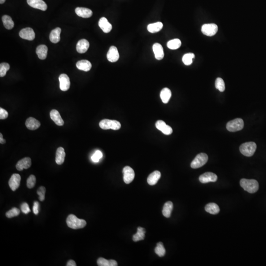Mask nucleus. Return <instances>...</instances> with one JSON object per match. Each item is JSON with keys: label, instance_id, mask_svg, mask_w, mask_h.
I'll list each match as a JSON object with an SVG mask.
<instances>
[{"label": "nucleus", "instance_id": "7ed1b4c3", "mask_svg": "<svg viewBox=\"0 0 266 266\" xmlns=\"http://www.w3.org/2000/svg\"><path fill=\"white\" fill-rule=\"evenodd\" d=\"M256 144L254 142H250L243 143L240 146V150L242 154L247 157L253 155L256 150Z\"/></svg>", "mask_w": 266, "mask_h": 266}, {"label": "nucleus", "instance_id": "79ce46f5", "mask_svg": "<svg viewBox=\"0 0 266 266\" xmlns=\"http://www.w3.org/2000/svg\"><path fill=\"white\" fill-rule=\"evenodd\" d=\"M102 153L100 150H97L95 152V153L93 154L92 156V160L94 162H98L99 160L102 158Z\"/></svg>", "mask_w": 266, "mask_h": 266}, {"label": "nucleus", "instance_id": "423d86ee", "mask_svg": "<svg viewBox=\"0 0 266 266\" xmlns=\"http://www.w3.org/2000/svg\"><path fill=\"white\" fill-rule=\"evenodd\" d=\"M208 160V156L206 153H201L198 154L191 163V167L193 169H198L203 166Z\"/></svg>", "mask_w": 266, "mask_h": 266}, {"label": "nucleus", "instance_id": "f03ea898", "mask_svg": "<svg viewBox=\"0 0 266 266\" xmlns=\"http://www.w3.org/2000/svg\"><path fill=\"white\" fill-rule=\"evenodd\" d=\"M240 185L245 190L249 193H254L259 189V183L255 180L242 178L240 181Z\"/></svg>", "mask_w": 266, "mask_h": 266}, {"label": "nucleus", "instance_id": "ea45409f", "mask_svg": "<svg viewBox=\"0 0 266 266\" xmlns=\"http://www.w3.org/2000/svg\"><path fill=\"white\" fill-rule=\"evenodd\" d=\"M46 189L45 187L41 186L39 187L37 190V195L39 196V200L41 201H43L45 199V193H46Z\"/></svg>", "mask_w": 266, "mask_h": 266}, {"label": "nucleus", "instance_id": "393cba45", "mask_svg": "<svg viewBox=\"0 0 266 266\" xmlns=\"http://www.w3.org/2000/svg\"><path fill=\"white\" fill-rule=\"evenodd\" d=\"M66 153L63 147H60L57 149L56 153V163L58 165H60L63 164L65 160Z\"/></svg>", "mask_w": 266, "mask_h": 266}, {"label": "nucleus", "instance_id": "a18cd8bd", "mask_svg": "<svg viewBox=\"0 0 266 266\" xmlns=\"http://www.w3.org/2000/svg\"><path fill=\"white\" fill-rule=\"evenodd\" d=\"M9 116V113L6 110H4L2 107L0 108V119H5L7 118Z\"/></svg>", "mask_w": 266, "mask_h": 266}, {"label": "nucleus", "instance_id": "58836bf2", "mask_svg": "<svg viewBox=\"0 0 266 266\" xmlns=\"http://www.w3.org/2000/svg\"><path fill=\"white\" fill-rule=\"evenodd\" d=\"M36 182V178L34 175H31L27 180V186L28 188L31 189L35 186Z\"/></svg>", "mask_w": 266, "mask_h": 266}, {"label": "nucleus", "instance_id": "49530a36", "mask_svg": "<svg viewBox=\"0 0 266 266\" xmlns=\"http://www.w3.org/2000/svg\"><path fill=\"white\" fill-rule=\"evenodd\" d=\"M167 124H166L165 122L163 121L158 120L156 122L155 126L157 129L160 130V131H161L162 129L164 128V127Z\"/></svg>", "mask_w": 266, "mask_h": 266}, {"label": "nucleus", "instance_id": "09e8293b", "mask_svg": "<svg viewBox=\"0 0 266 266\" xmlns=\"http://www.w3.org/2000/svg\"><path fill=\"white\" fill-rule=\"evenodd\" d=\"M67 266H76V262H75V261L72 260H69V261L68 262L67 264L66 265Z\"/></svg>", "mask_w": 266, "mask_h": 266}, {"label": "nucleus", "instance_id": "1a4fd4ad", "mask_svg": "<svg viewBox=\"0 0 266 266\" xmlns=\"http://www.w3.org/2000/svg\"><path fill=\"white\" fill-rule=\"evenodd\" d=\"M60 88L63 91L68 90L70 87V81L69 76L66 74H61L59 77Z\"/></svg>", "mask_w": 266, "mask_h": 266}, {"label": "nucleus", "instance_id": "2eb2a0df", "mask_svg": "<svg viewBox=\"0 0 266 266\" xmlns=\"http://www.w3.org/2000/svg\"><path fill=\"white\" fill-rule=\"evenodd\" d=\"M31 159L29 157H25L20 160L16 165V169L21 171L23 169H28L31 166Z\"/></svg>", "mask_w": 266, "mask_h": 266}, {"label": "nucleus", "instance_id": "b1692460", "mask_svg": "<svg viewBox=\"0 0 266 266\" xmlns=\"http://www.w3.org/2000/svg\"><path fill=\"white\" fill-rule=\"evenodd\" d=\"M61 32V29L59 27L54 29L51 32L50 39L52 43H58L60 41Z\"/></svg>", "mask_w": 266, "mask_h": 266}, {"label": "nucleus", "instance_id": "f257e3e1", "mask_svg": "<svg viewBox=\"0 0 266 266\" xmlns=\"http://www.w3.org/2000/svg\"><path fill=\"white\" fill-rule=\"evenodd\" d=\"M68 226L73 229H81L86 225V222L83 219H79L74 214H70L66 220Z\"/></svg>", "mask_w": 266, "mask_h": 266}, {"label": "nucleus", "instance_id": "c756f323", "mask_svg": "<svg viewBox=\"0 0 266 266\" xmlns=\"http://www.w3.org/2000/svg\"><path fill=\"white\" fill-rule=\"evenodd\" d=\"M205 210L207 212L211 214H216L220 211V208L218 205L213 203H211L206 205Z\"/></svg>", "mask_w": 266, "mask_h": 266}, {"label": "nucleus", "instance_id": "c85d7f7f", "mask_svg": "<svg viewBox=\"0 0 266 266\" xmlns=\"http://www.w3.org/2000/svg\"><path fill=\"white\" fill-rule=\"evenodd\" d=\"M163 24L161 22L152 23L147 26V30L151 33H155L161 30Z\"/></svg>", "mask_w": 266, "mask_h": 266}, {"label": "nucleus", "instance_id": "f704fd0d", "mask_svg": "<svg viewBox=\"0 0 266 266\" xmlns=\"http://www.w3.org/2000/svg\"><path fill=\"white\" fill-rule=\"evenodd\" d=\"M155 252L159 257L164 256L166 253V250L164 248L162 242H158L157 244L156 247L155 248Z\"/></svg>", "mask_w": 266, "mask_h": 266}, {"label": "nucleus", "instance_id": "dca6fc26", "mask_svg": "<svg viewBox=\"0 0 266 266\" xmlns=\"http://www.w3.org/2000/svg\"><path fill=\"white\" fill-rule=\"evenodd\" d=\"M75 12L78 16L82 18H89L91 17L93 15V12L91 10L85 7H77L75 10Z\"/></svg>", "mask_w": 266, "mask_h": 266}, {"label": "nucleus", "instance_id": "5701e85b", "mask_svg": "<svg viewBox=\"0 0 266 266\" xmlns=\"http://www.w3.org/2000/svg\"><path fill=\"white\" fill-rule=\"evenodd\" d=\"M76 66L78 70L88 72L91 69L92 64L89 61L82 60L77 62L76 64Z\"/></svg>", "mask_w": 266, "mask_h": 266}, {"label": "nucleus", "instance_id": "37998d69", "mask_svg": "<svg viewBox=\"0 0 266 266\" xmlns=\"http://www.w3.org/2000/svg\"><path fill=\"white\" fill-rule=\"evenodd\" d=\"M21 210L23 213L25 214H28L30 212L31 210L29 208V205L26 203H24L21 206Z\"/></svg>", "mask_w": 266, "mask_h": 266}, {"label": "nucleus", "instance_id": "a211bd4d", "mask_svg": "<svg viewBox=\"0 0 266 266\" xmlns=\"http://www.w3.org/2000/svg\"><path fill=\"white\" fill-rule=\"evenodd\" d=\"M153 52H154L155 57L158 60H161L163 59L164 57V52L162 46L160 43H156L153 45Z\"/></svg>", "mask_w": 266, "mask_h": 266}, {"label": "nucleus", "instance_id": "4be33fe9", "mask_svg": "<svg viewBox=\"0 0 266 266\" xmlns=\"http://www.w3.org/2000/svg\"><path fill=\"white\" fill-rule=\"evenodd\" d=\"M161 172L159 171H154L148 176L147 180V183L150 185H154L157 183V182L161 177Z\"/></svg>", "mask_w": 266, "mask_h": 266}, {"label": "nucleus", "instance_id": "aec40b11", "mask_svg": "<svg viewBox=\"0 0 266 266\" xmlns=\"http://www.w3.org/2000/svg\"><path fill=\"white\" fill-rule=\"evenodd\" d=\"M51 119L55 122L56 125L58 126H63L64 124V121L62 118L60 113L58 111L56 110H52L50 113Z\"/></svg>", "mask_w": 266, "mask_h": 266}, {"label": "nucleus", "instance_id": "9b49d317", "mask_svg": "<svg viewBox=\"0 0 266 266\" xmlns=\"http://www.w3.org/2000/svg\"><path fill=\"white\" fill-rule=\"evenodd\" d=\"M19 35L22 39L25 40L33 41L35 39V32L32 28L29 27L22 29L20 31Z\"/></svg>", "mask_w": 266, "mask_h": 266}, {"label": "nucleus", "instance_id": "6ab92c4d", "mask_svg": "<svg viewBox=\"0 0 266 266\" xmlns=\"http://www.w3.org/2000/svg\"><path fill=\"white\" fill-rule=\"evenodd\" d=\"M89 42L85 39H82L78 41L76 45V50L80 53H85L89 47Z\"/></svg>", "mask_w": 266, "mask_h": 266}, {"label": "nucleus", "instance_id": "20e7f679", "mask_svg": "<svg viewBox=\"0 0 266 266\" xmlns=\"http://www.w3.org/2000/svg\"><path fill=\"white\" fill-rule=\"evenodd\" d=\"M100 128L103 130L112 129L113 130H118L120 129L121 124L119 121L115 120L110 119H103L99 123Z\"/></svg>", "mask_w": 266, "mask_h": 266}, {"label": "nucleus", "instance_id": "473e14b6", "mask_svg": "<svg viewBox=\"0 0 266 266\" xmlns=\"http://www.w3.org/2000/svg\"><path fill=\"white\" fill-rule=\"evenodd\" d=\"M181 45V41L180 39H175L171 40L167 43V47L170 50H177Z\"/></svg>", "mask_w": 266, "mask_h": 266}, {"label": "nucleus", "instance_id": "8fccbe9b", "mask_svg": "<svg viewBox=\"0 0 266 266\" xmlns=\"http://www.w3.org/2000/svg\"><path fill=\"white\" fill-rule=\"evenodd\" d=\"M6 141L4 140V138H3L2 134L1 133L0 134V143H1V144H4V143H6Z\"/></svg>", "mask_w": 266, "mask_h": 266}, {"label": "nucleus", "instance_id": "0eeeda50", "mask_svg": "<svg viewBox=\"0 0 266 266\" xmlns=\"http://www.w3.org/2000/svg\"><path fill=\"white\" fill-rule=\"evenodd\" d=\"M201 30L203 35L207 36H213L218 31V26L213 23L204 24L202 27Z\"/></svg>", "mask_w": 266, "mask_h": 266}, {"label": "nucleus", "instance_id": "de8ad7c7", "mask_svg": "<svg viewBox=\"0 0 266 266\" xmlns=\"http://www.w3.org/2000/svg\"><path fill=\"white\" fill-rule=\"evenodd\" d=\"M39 203L38 202L35 201L34 203V206L33 207V210L34 214L36 215H37L39 214Z\"/></svg>", "mask_w": 266, "mask_h": 266}, {"label": "nucleus", "instance_id": "3c124183", "mask_svg": "<svg viewBox=\"0 0 266 266\" xmlns=\"http://www.w3.org/2000/svg\"><path fill=\"white\" fill-rule=\"evenodd\" d=\"M6 1V0H0V4H4V2Z\"/></svg>", "mask_w": 266, "mask_h": 266}, {"label": "nucleus", "instance_id": "9d476101", "mask_svg": "<svg viewBox=\"0 0 266 266\" xmlns=\"http://www.w3.org/2000/svg\"><path fill=\"white\" fill-rule=\"evenodd\" d=\"M28 5L34 9H38L42 11L47 10V5L42 0H27Z\"/></svg>", "mask_w": 266, "mask_h": 266}, {"label": "nucleus", "instance_id": "bb28decb", "mask_svg": "<svg viewBox=\"0 0 266 266\" xmlns=\"http://www.w3.org/2000/svg\"><path fill=\"white\" fill-rule=\"evenodd\" d=\"M171 96H172V93L169 88H163L160 93V98L163 102L164 104H167L169 102Z\"/></svg>", "mask_w": 266, "mask_h": 266}, {"label": "nucleus", "instance_id": "412c9836", "mask_svg": "<svg viewBox=\"0 0 266 266\" xmlns=\"http://www.w3.org/2000/svg\"><path fill=\"white\" fill-rule=\"evenodd\" d=\"M25 125L29 130H35L40 127L41 123L34 117H30L27 119Z\"/></svg>", "mask_w": 266, "mask_h": 266}, {"label": "nucleus", "instance_id": "4468645a", "mask_svg": "<svg viewBox=\"0 0 266 266\" xmlns=\"http://www.w3.org/2000/svg\"><path fill=\"white\" fill-rule=\"evenodd\" d=\"M20 181L21 177L19 174L14 173L11 176L9 181V184L12 191H15L20 187Z\"/></svg>", "mask_w": 266, "mask_h": 266}, {"label": "nucleus", "instance_id": "39448f33", "mask_svg": "<svg viewBox=\"0 0 266 266\" xmlns=\"http://www.w3.org/2000/svg\"><path fill=\"white\" fill-rule=\"evenodd\" d=\"M244 127V122L241 118H236L228 122L226 125V128L229 131L232 132L238 131L242 130Z\"/></svg>", "mask_w": 266, "mask_h": 266}, {"label": "nucleus", "instance_id": "a19ab883", "mask_svg": "<svg viewBox=\"0 0 266 266\" xmlns=\"http://www.w3.org/2000/svg\"><path fill=\"white\" fill-rule=\"evenodd\" d=\"M97 264L99 266H111V260H107L103 258H99L97 260Z\"/></svg>", "mask_w": 266, "mask_h": 266}, {"label": "nucleus", "instance_id": "ddd939ff", "mask_svg": "<svg viewBox=\"0 0 266 266\" xmlns=\"http://www.w3.org/2000/svg\"><path fill=\"white\" fill-rule=\"evenodd\" d=\"M107 59L111 62H116L119 58V54L118 50L115 46H111L108 50L107 53Z\"/></svg>", "mask_w": 266, "mask_h": 266}, {"label": "nucleus", "instance_id": "2f4dec72", "mask_svg": "<svg viewBox=\"0 0 266 266\" xmlns=\"http://www.w3.org/2000/svg\"><path fill=\"white\" fill-rule=\"evenodd\" d=\"M145 233H146L145 229L143 228L139 227L137 228V233L133 236V240L135 242L144 240L145 238Z\"/></svg>", "mask_w": 266, "mask_h": 266}, {"label": "nucleus", "instance_id": "4c0bfd02", "mask_svg": "<svg viewBox=\"0 0 266 266\" xmlns=\"http://www.w3.org/2000/svg\"><path fill=\"white\" fill-rule=\"evenodd\" d=\"M20 213V211L19 209L16 207H13L11 210L8 211L6 213V216L7 218H12L13 217L17 216Z\"/></svg>", "mask_w": 266, "mask_h": 266}, {"label": "nucleus", "instance_id": "72a5a7b5", "mask_svg": "<svg viewBox=\"0 0 266 266\" xmlns=\"http://www.w3.org/2000/svg\"><path fill=\"white\" fill-rule=\"evenodd\" d=\"M194 58H195V54L194 53H186L182 57V62L185 65L188 66L192 63L193 59Z\"/></svg>", "mask_w": 266, "mask_h": 266}, {"label": "nucleus", "instance_id": "e433bc0d", "mask_svg": "<svg viewBox=\"0 0 266 266\" xmlns=\"http://www.w3.org/2000/svg\"><path fill=\"white\" fill-rule=\"evenodd\" d=\"M216 87L220 92H223L225 90V82L223 79L220 77L217 78L216 81Z\"/></svg>", "mask_w": 266, "mask_h": 266}, {"label": "nucleus", "instance_id": "cd10ccee", "mask_svg": "<svg viewBox=\"0 0 266 266\" xmlns=\"http://www.w3.org/2000/svg\"><path fill=\"white\" fill-rule=\"evenodd\" d=\"M173 209V203L172 202L168 201L164 204L163 208L162 213L164 216L169 218Z\"/></svg>", "mask_w": 266, "mask_h": 266}, {"label": "nucleus", "instance_id": "a878e982", "mask_svg": "<svg viewBox=\"0 0 266 266\" xmlns=\"http://www.w3.org/2000/svg\"><path fill=\"white\" fill-rule=\"evenodd\" d=\"M48 48L46 45H40L38 46L36 50V53L39 58L41 60H45L47 55Z\"/></svg>", "mask_w": 266, "mask_h": 266}, {"label": "nucleus", "instance_id": "6e6552de", "mask_svg": "<svg viewBox=\"0 0 266 266\" xmlns=\"http://www.w3.org/2000/svg\"><path fill=\"white\" fill-rule=\"evenodd\" d=\"M123 180L125 183L129 184L134 180L135 177V172L133 169L129 166L124 168L123 171Z\"/></svg>", "mask_w": 266, "mask_h": 266}, {"label": "nucleus", "instance_id": "f8f14e48", "mask_svg": "<svg viewBox=\"0 0 266 266\" xmlns=\"http://www.w3.org/2000/svg\"><path fill=\"white\" fill-rule=\"evenodd\" d=\"M217 180V176L213 172H207L201 175L199 181L202 183H207L210 182H216Z\"/></svg>", "mask_w": 266, "mask_h": 266}, {"label": "nucleus", "instance_id": "f3484780", "mask_svg": "<svg viewBox=\"0 0 266 266\" xmlns=\"http://www.w3.org/2000/svg\"><path fill=\"white\" fill-rule=\"evenodd\" d=\"M98 24H99L100 28L105 33H108L110 32L112 29V27L111 24L108 21L107 19L105 17H103L100 18Z\"/></svg>", "mask_w": 266, "mask_h": 266}, {"label": "nucleus", "instance_id": "7c9ffc66", "mask_svg": "<svg viewBox=\"0 0 266 266\" xmlns=\"http://www.w3.org/2000/svg\"><path fill=\"white\" fill-rule=\"evenodd\" d=\"M2 23L5 28L7 30H11L15 26L14 22L10 16L5 15L2 17Z\"/></svg>", "mask_w": 266, "mask_h": 266}, {"label": "nucleus", "instance_id": "c9c22d12", "mask_svg": "<svg viewBox=\"0 0 266 266\" xmlns=\"http://www.w3.org/2000/svg\"><path fill=\"white\" fill-rule=\"evenodd\" d=\"M10 69V66L7 63H2L0 64V76L4 77L6 75L7 72Z\"/></svg>", "mask_w": 266, "mask_h": 266}, {"label": "nucleus", "instance_id": "c03bdc74", "mask_svg": "<svg viewBox=\"0 0 266 266\" xmlns=\"http://www.w3.org/2000/svg\"><path fill=\"white\" fill-rule=\"evenodd\" d=\"M161 131L165 135H170L172 134V129L170 126L166 125L164 127V128L162 129Z\"/></svg>", "mask_w": 266, "mask_h": 266}]
</instances>
